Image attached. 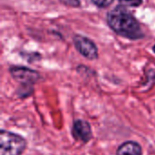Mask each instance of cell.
<instances>
[{
	"mask_svg": "<svg viewBox=\"0 0 155 155\" xmlns=\"http://www.w3.org/2000/svg\"><path fill=\"white\" fill-rule=\"evenodd\" d=\"M107 24L117 35L131 40H138L144 36L136 18L123 5L111 10L107 15Z\"/></svg>",
	"mask_w": 155,
	"mask_h": 155,
	"instance_id": "6da1fadb",
	"label": "cell"
},
{
	"mask_svg": "<svg viewBox=\"0 0 155 155\" xmlns=\"http://www.w3.org/2000/svg\"><path fill=\"white\" fill-rule=\"evenodd\" d=\"M27 147L26 140L15 133L1 130L0 155H22Z\"/></svg>",
	"mask_w": 155,
	"mask_h": 155,
	"instance_id": "7a4b0ae2",
	"label": "cell"
},
{
	"mask_svg": "<svg viewBox=\"0 0 155 155\" xmlns=\"http://www.w3.org/2000/svg\"><path fill=\"white\" fill-rule=\"evenodd\" d=\"M9 73L13 79H15L20 84L35 85L41 80V74L39 72L25 66H11L9 68Z\"/></svg>",
	"mask_w": 155,
	"mask_h": 155,
	"instance_id": "3957f363",
	"label": "cell"
},
{
	"mask_svg": "<svg viewBox=\"0 0 155 155\" xmlns=\"http://www.w3.org/2000/svg\"><path fill=\"white\" fill-rule=\"evenodd\" d=\"M76 50L85 58L95 60L98 58V48L96 45L88 37L82 35H76L73 38Z\"/></svg>",
	"mask_w": 155,
	"mask_h": 155,
	"instance_id": "277c9868",
	"label": "cell"
},
{
	"mask_svg": "<svg viewBox=\"0 0 155 155\" xmlns=\"http://www.w3.org/2000/svg\"><path fill=\"white\" fill-rule=\"evenodd\" d=\"M71 134L76 142L83 143H88L93 138V130L90 123L83 119H76L73 122Z\"/></svg>",
	"mask_w": 155,
	"mask_h": 155,
	"instance_id": "5b68a950",
	"label": "cell"
},
{
	"mask_svg": "<svg viewBox=\"0 0 155 155\" xmlns=\"http://www.w3.org/2000/svg\"><path fill=\"white\" fill-rule=\"evenodd\" d=\"M143 148L134 141H126L120 144L116 150V155H143Z\"/></svg>",
	"mask_w": 155,
	"mask_h": 155,
	"instance_id": "8992f818",
	"label": "cell"
},
{
	"mask_svg": "<svg viewBox=\"0 0 155 155\" xmlns=\"http://www.w3.org/2000/svg\"><path fill=\"white\" fill-rule=\"evenodd\" d=\"M34 93V85L20 84L16 91V94L19 98H27Z\"/></svg>",
	"mask_w": 155,
	"mask_h": 155,
	"instance_id": "52a82bcc",
	"label": "cell"
},
{
	"mask_svg": "<svg viewBox=\"0 0 155 155\" xmlns=\"http://www.w3.org/2000/svg\"><path fill=\"white\" fill-rule=\"evenodd\" d=\"M123 6H133L137 7L143 4V0H118Z\"/></svg>",
	"mask_w": 155,
	"mask_h": 155,
	"instance_id": "ba28073f",
	"label": "cell"
},
{
	"mask_svg": "<svg viewBox=\"0 0 155 155\" xmlns=\"http://www.w3.org/2000/svg\"><path fill=\"white\" fill-rule=\"evenodd\" d=\"M114 0H92V2L98 7L105 8L109 5H111L114 3Z\"/></svg>",
	"mask_w": 155,
	"mask_h": 155,
	"instance_id": "9c48e42d",
	"label": "cell"
},
{
	"mask_svg": "<svg viewBox=\"0 0 155 155\" xmlns=\"http://www.w3.org/2000/svg\"><path fill=\"white\" fill-rule=\"evenodd\" d=\"M63 4L72 6V7H78L80 5V0H60Z\"/></svg>",
	"mask_w": 155,
	"mask_h": 155,
	"instance_id": "30bf717a",
	"label": "cell"
},
{
	"mask_svg": "<svg viewBox=\"0 0 155 155\" xmlns=\"http://www.w3.org/2000/svg\"><path fill=\"white\" fill-rule=\"evenodd\" d=\"M153 53L155 54V45L153 46Z\"/></svg>",
	"mask_w": 155,
	"mask_h": 155,
	"instance_id": "8fae6325",
	"label": "cell"
}]
</instances>
